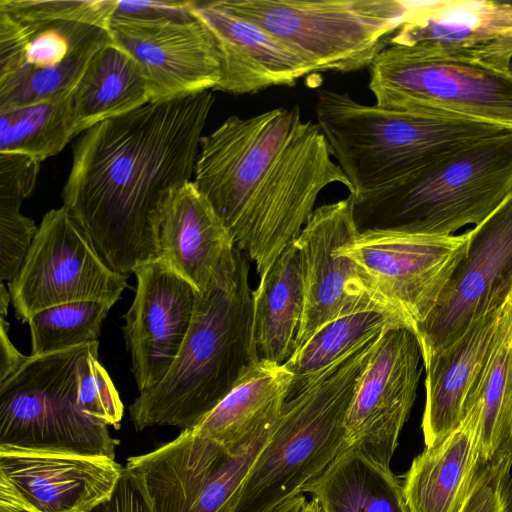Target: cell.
<instances>
[{"mask_svg":"<svg viewBox=\"0 0 512 512\" xmlns=\"http://www.w3.org/2000/svg\"><path fill=\"white\" fill-rule=\"evenodd\" d=\"M305 308L302 253L290 243L252 293V341L258 361L284 365L296 351Z\"/></svg>","mask_w":512,"mask_h":512,"instance_id":"cb8c5ba5","label":"cell"},{"mask_svg":"<svg viewBox=\"0 0 512 512\" xmlns=\"http://www.w3.org/2000/svg\"><path fill=\"white\" fill-rule=\"evenodd\" d=\"M193 13L209 29L221 56L216 91L235 95L294 85L314 72L295 52L258 25L232 13L221 0L194 2Z\"/></svg>","mask_w":512,"mask_h":512,"instance_id":"ffe728a7","label":"cell"},{"mask_svg":"<svg viewBox=\"0 0 512 512\" xmlns=\"http://www.w3.org/2000/svg\"><path fill=\"white\" fill-rule=\"evenodd\" d=\"M80 134L148 103L146 81L135 60L112 39L90 59L72 97Z\"/></svg>","mask_w":512,"mask_h":512,"instance_id":"4316f807","label":"cell"},{"mask_svg":"<svg viewBox=\"0 0 512 512\" xmlns=\"http://www.w3.org/2000/svg\"><path fill=\"white\" fill-rule=\"evenodd\" d=\"M114 304L84 300L58 304L35 313L28 321L31 355H42L98 341Z\"/></svg>","mask_w":512,"mask_h":512,"instance_id":"4dcf8cb0","label":"cell"},{"mask_svg":"<svg viewBox=\"0 0 512 512\" xmlns=\"http://www.w3.org/2000/svg\"><path fill=\"white\" fill-rule=\"evenodd\" d=\"M9 323L1 316L0 328V383L11 377L27 360L9 338Z\"/></svg>","mask_w":512,"mask_h":512,"instance_id":"f35d334b","label":"cell"},{"mask_svg":"<svg viewBox=\"0 0 512 512\" xmlns=\"http://www.w3.org/2000/svg\"><path fill=\"white\" fill-rule=\"evenodd\" d=\"M303 494L318 500L324 512H410L391 468L349 447Z\"/></svg>","mask_w":512,"mask_h":512,"instance_id":"484cf974","label":"cell"},{"mask_svg":"<svg viewBox=\"0 0 512 512\" xmlns=\"http://www.w3.org/2000/svg\"><path fill=\"white\" fill-rule=\"evenodd\" d=\"M317 125L346 175L352 196L384 187L479 141L508 135L499 124L368 105L348 93L320 90Z\"/></svg>","mask_w":512,"mask_h":512,"instance_id":"277c9868","label":"cell"},{"mask_svg":"<svg viewBox=\"0 0 512 512\" xmlns=\"http://www.w3.org/2000/svg\"><path fill=\"white\" fill-rule=\"evenodd\" d=\"M511 298H512V296H511Z\"/></svg>","mask_w":512,"mask_h":512,"instance_id":"ee69618b","label":"cell"},{"mask_svg":"<svg viewBox=\"0 0 512 512\" xmlns=\"http://www.w3.org/2000/svg\"><path fill=\"white\" fill-rule=\"evenodd\" d=\"M127 276L110 269L65 207L42 218L17 277L8 283L17 319L62 303L101 300L115 304Z\"/></svg>","mask_w":512,"mask_h":512,"instance_id":"8fae6325","label":"cell"},{"mask_svg":"<svg viewBox=\"0 0 512 512\" xmlns=\"http://www.w3.org/2000/svg\"><path fill=\"white\" fill-rule=\"evenodd\" d=\"M123 469L105 456L0 446V475L37 512H88Z\"/></svg>","mask_w":512,"mask_h":512,"instance_id":"d6986e66","label":"cell"},{"mask_svg":"<svg viewBox=\"0 0 512 512\" xmlns=\"http://www.w3.org/2000/svg\"><path fill=\"white\" fill-rule=\"evenodd\" d=\"M38 227L20 208L0 207V278L13 281L20 272Z\"/></svg>","mask_w":512,"mask_h":512,"instance_id":"e575fe53","label":"cell"},{"mask_svg":"<svg viewBox=\"0 0 512 512\" xmlns=\"http://www.w3.org/2000/svg\"><path fill=\"white\" fill-rule=\"evenodd\" d=\"M108 33L137 63L150 103L216 90L221 81L219 49L193 9L152 18L114 16Z\"/></svg>","mask_w":512,"mask_h":512,"instance_id":"9a60e30c","label":"cell"},{"mask_svg":"<svg viewBox=\"0 0 512 512\" xmlns=\"http://www.w3.org/2000/svg\"><path fill=\"white\" fill-rule=\"evenodd\" d=\"M0 512H37L2 475H0Z\"/></svg>","mask_w":512,"mask_h":512,"instance_id":"ab89813d","label":"cell"},{"mask_svg":"<svg viewBox=\"0 0 512 512\" xmlns=\"http://www.w3.org/2000/svg\"><path fill=\"white\" fill-rule=\"evenodd\" d=\"M195 1H118L114 16L163 17L192 12ZM113 16V17H114Z\"/></svg>","mask_w":512,"mask_h":512,"instance_id":"74e56055","label":"cell"},{"mask_svg":"<svg viewBox=\"0 0 512 512\" xmlns=\"http://www.w3.org/2000/svg\"><path fill=\"white\" fill-rule=\"evenodd\" d=\"M373 340L337 362L285 403L250 469L235 512H271L303 490L347 447L345 418Z\"/></svg>","mask_w":512,"mask_h":512,"instance_id":"8992f818","label":"cell"},{"mask_svg":"<svg viewBox=\"0 0 512 512\" xmlns=\"http://www.w3.org/2000/svg\"><path fill=\"white\" fill-rule=\"evenodd\" d=\"M291 381L284 365L256 361L229 393L190 429L231 452L279 419Z\"/></svg>","mask_w":512,"mask_h":512,"instance_id":"d4e9b609","label":"cell"},{"mask_svg":"<svg viewBox=\"0 0 512 512\" xmlns=\"http://www.w3.org/2000/svg\"><path fill=\"white\" fill-rule=\"evenodd\" d=\"M117 0H0V10L23 23L76 22L108 32Z\"/></svg>","mask_w":512,"mask_h":512,"instance_id":"1f68e13d","label":"cell"},{"mask_svg":"<svg viewBox=\"0 0 512 512\" xmlns=\"http://www.w3.org/2000/svg\"><path fill=\"white\" fill-rule=\"evenodd\" d=\"M512 195V133L471 144L353 197L360 233L453 235L481 224Z\"/></svg>","mask_w":512,"mask_h":512,"instance_id":"5b68a950","label":"cell"},{"mask_svg":"<svg viewBox=\"0 0 512 512\" xmlns=\"http://www.w3.org/2000/svg\"><path fill=\"white\" fill-rule=\"evenodd\" d=\"M470 235L471 229L459 235L366 231L341 252L362 268L378 293L416 331L465 255Z\"/></svg>","mask_w":512,"mask_h":512,"instance_id":"4fadbf2b","label":"cell"},{"mask_svg":"<svg viewBox=\"0 0 512 512\" xmlns=\"http://www.w3.org/2000/svg\"><path fill=\"white\" fill-rule=\"evenodd\" d=\"M460 512H512V453L479 466Z\"/></svg>","mask_w":512,"mask_h":512,"instance_id":"836d02e7","label":"cell"},{"mask_svg":"<svg viewBox=\"0 0 512 512\" xmlns=\"http://www.w3.org/2000/svg\"><path fill=\"white\" fill-rule=\"evenodd\" d=\"M73 92L0 111V153L28 155L42 162L61 152L80 134L73 111Z\"/></svg>","mask_w":512,"mask_h":512,"instance_id":"f1b7e54d","label":"cell"},{"mask_svg":"<svg viewBox=\"0 0 512 512\" xmlns=\"http://www.w3.org/2000/svg\"><path fill=\"white\" fill-rule=\"evenodd\" d=\"M40 164L28 155L0 153V207L20 208L35 188Z\"/></svg>","mask_w":512,"mask_h":512,"instance_id":"d590c367","label":"cell"},{"mask_svg":"<svg viewBox=\"0 0 512 512\" xmlns=\"http://www.w3.org/2000/svg\"><path fill=\"white\" fill-rule=\"evenodd\" d=\"M503 308L476 321L454 343L423 362L426 403L422 431L426 447L445 439L478 399Z\"/></svg>","mask_w":512,"mask_h":512,"instance_id":"44dd1931","label":"cell"},{"mask_svg":"<svg viewBox=\"0 0 512 512\" xmlns=\"http://www.w3.org/2000/svg\"><path fill=\"white\" fill-rule=\"evenodd\" d=\"M212 90L148 103L82 133L62 200L96 253L127 276L159 258L163 210L190 182Z\"/></svg>","mask_w":512,"mask_h":512,"instance_id":"6da1fadb","label":"cell"},{"mask_svg":"<svg viewBox=\"0 0 512 512\" xmlns=\"http://www.w3.org/2000/svg\"><path fill=\"white\" fill-rule=\"evenodd\" d=\"M300 512H324L321 504L315 498L306 499Z\"/></svg>","mask_w":512,"mask_h":512,"instance_id":"7bdbcfd3","label":"cell"},{"mask_svg":"<svg viewBox=\"0 0 512 512\" xmlns=\"http://www.w3.org/2000/svg\"><path fill=\"white\" fill-rule=\"evenodd\" d=\"M397 327L415 332L403 313L389 308L362 309L328 322L284 364L292 377L287 400L337 362Z\"/></svg>","mask_w":512,"mask_h":512,"instance_id":"83f0119b","label":"cell"},{"mask_svg":"<svg viewBox=\"0 0 512 512\" xmlns=\"http://www.w3.org/2000/svg\"><path fill=\"white\" fill-rule=\"evenodd\" d=\"M359 233L349 194L317 207L295 240L305 275V308L296 351L337 317L368 308L399 311L378 293L362 268L341 252Z\"/></svg>","mask_w":512,"mask_h":512,"instance_id":"5bb4252c","label":"cell"},{"mask_svg":"<svg viewBox=\"0 0 512 512\" xmlns=\"http://www.w3.org/2000/svg\"><path fill=\"white\" fill-rule=\"evenodd\" d=\"M194 184L261 276L300 235L321 191L346 175L298 105L232 115L202 136Z\"/></svg>","mask_w":512,"mask_h":512,"instance_id":"7a4b0ae2","label":"cell"},{"mask_svg":"<svg viewBox=\"0 0 512 512\" xmlns=\"http://www.w3.org/2000/svg\"><path fill=\"white\" fill-rule=\"evenodd\" d=\"M512 296V195L471 229L467 250L438 302L416 327L422 361L447 348Z\"/></svg>","mask_w":512,"mask_h":512,"instance_id":"7c38bea8","label":"cell"},{"mask_svg":"<svg viewBox=\"0 0 512 512\" xmlns=\"http://www.w3.org/2000/svg\"><path fill=\"white\" fill-rule=\"evenodd\" d=\"M91 344L30 355L0 383V446L114 459L119 440L77 402L78 368Z\"/></svg>","mask_w":512,"mask_h":512,"instance_id":"ba28073f","label":"cell"},{"mask_svg":"<svg viewBox=\"0 0 512 512\" xmlns=\"http://www.w3.org/2000/svg\"><path fill=\"white\" fill-rule=\"evenodd\" d=\"M11 301L10 293L6 290L4 282H1V292H0V314L3 317H6L8 313V304Z\"/></svg>","mask_w":512,"mask_h":512,"instance_id":"b9f144b4","label":"cell"},{"mask_svg":"<svg viewBox=\"0 0 512 512\" xmlns=\"http://www.w3.org/2000/svg\"><path fill=\"white\" fill-rule=\"evenodd\" d=\"M247 256L229 248L207 289L170 370L129 406L136 430L154 425L193 428L257 360L252 341V291Z\"/></svg>","mask_w":512,"mask_h":512,"instance_id":"3957f363","label":"cell"},{"mask_svg":"<svg viewBox=\"0 0 512 512\" xmlns=\"http://www.w3.org/2000/svg\"><path fill=\"white\" fill-rule=\"evenodd\" d=\"M422 353L416 333H382L352 396L345 418L346 446L390 467L414 401Z\"/></svg>","mask_w":512,"mask_h":512,"instance_id":"2e32d148","label":"cell"},{"mask_svg":"<svg viewBox=\"0 0 512 512\" xmlns=\"http://www.w3.org/2000/svg\"><path fill=\"white\" fill-rule=\"evenodd\" d=\"M481 393L462 422L417 455L402 482L410 512H460L480 464Z\"/></svg>","mask_w":512,"mask_h":512,"instance_id":"7402d4cb","label":"cell"},{"mask_svg":"<svg viewBox=\"0 0 512 512\" xmlns=\"http://www.w3.org/2000/svg\"><path fill=\"white\" fill-rule=\"evenodd\" d=\"M233 246L224 223L193 181L172 192L160 225L159 258L198 293L207 289Z\"/></svg>","mask_w":512,"mask_h":512,"instance_id":"603a6c76","label":"cell"},{"mask_svg":"<svg viewBox=\"0 0 512 512\" xmlns=\"http://www.w3.org/2000/svg\"><path fill=\"white\" fill-rule=\"evenodd\" d=\"M306 499L304 495H299L282 503L271 512H300Z\"/></svg>","mask_w":512,"mask_h":512,"instance_id":"60d3db41","label":"cell"},{"mask_svg":"<svg viewBox=\"0 0 512 512\" xmlns=\"http://www.w3.org/2000/svg\"><path fill=\"white\" fill-rule=\"evenodd\" d=\"M278 420L231 452L183 429L154 451L128 458L125 467L153 512H235L244 481Z\"/></svg>","mask_w":512,"mask_h":512,"instance_id":"30bf717a","label":"cell"},{"mask_svg":"<svg viewBox=\"0 0 512 512\" xmlns=\"http://www.w3.org/2000/svg\"><path fill=\"white\" fill-rule=\"evenodd\" d=\"M375 104L459 116L512 128V74L416 55L388 44L369 66Z\"/></svg>","mask_w":512,"mask_h":512,"instance_id":"9c48e42d","label":"cell"},{"mask_svg":"<svg viewBox=\"0 0 512 512\" xmlns=\"http://www.w3.org/2000/svg\"><path fill=\"white\" fill-rule=\"evenodd\" d=\"M389 44L512 74V1H409Z\"/></svg>","mask_w":512,"mask_h":512,"instance_id":"e0dca14e","label":"cell"},{"mask_svg":"<svg viewBox=\"0 0 512 512\" xmlns=\"http://www.w3.org/2000/svg\"><path fill=\"white\" fill-rule=\"evenodd\" d=\"M88 512H153L134 475L124 466L112 492Z\"/></svg>","mask_w":512,"mask_h":512,"instance_id":"8d00e7d4","label":"cell"},{"mask_svg":"<svg viewBox=\"0 0 512 512\" xmlns=\"http://www.w3.org/2000/svg\"><path fill=\"white\" fill-rule=\"evenodd\" d=\"M133 303L122 327L139 392L166 376L189 331L198 292L160 258L137 267Z\"/></svg>","mask_w":512,"mask_h":512,"instance_id":"ac0fdd59","label":"cell"},{"mask_svg":"<svg viewBox=\"0 0 512 512\" xmlns=\"http://www.w3.org/2000/svg\"><path fill=\"white\" fill-rule=\"evenodd\" d=\"M298 54L314 72L370 66L403 22V0H221Z\"/></svg>","mask_w":512,"mask_h":512,"instance_id":"52a82bcc","label":"cell"},{"mask_svg":"<svg viewBox=\"0 0 512 512\" xmlns=\"http://www.w3.org/2000/svg\"><path fill=\"white\" fill-rule=\"evenodd\" d=\"M480 393V464H484L512 453V298L503 308Z\"/></svg>","mask_w":512,"mask_h":512,"instance_id":"f546056e","label":"cell"},{"mask_svg":"<svg viewBox=\"0 0 512 512\" xmlns=\"http://www.w3.org/2000/svg\"><path fill=\"white\" fill-rule=\"evenodd\" d=\"M98 341L93 342L78 368L77 402L94 420L120 428L124 407L106 369L98 360Z\"/></svg>","mask_w":512,"mask_h":512,"instance_id":"d6a6232c","label":"cell"}]
</instances>
